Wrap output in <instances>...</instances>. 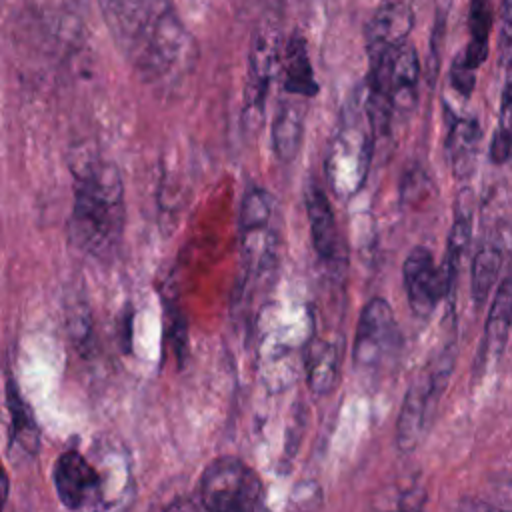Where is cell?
<instances>
[{"label":"cell","mask_w":512,"mask_h":512,"mask_svg":"<svg viewBox=\"0 0 512 512\" xmlns=\"http://www.w3.org/2000/svg\"><path fill=\"white\" fill-rule=\"evenodd\" d=\"M104 14L146 82L172 86L196 66L194 38L168 0H104Z\"/></svg>","instance_id":"obj_1"},{"label":"cell","mask_w":512,"mask_h":512,"mask_svg":"<svg viewBox=\"0 0 512 512\" xmlns=\"http://www.w3.org/2000/svg\"><path fill=\"white\" fill-rule=\"evenodd\" d=\"M72 244L94 258L114 256L124 230V184L116 164L90 158L74 170Z\"/></svg>","instance_id":"obj_2"},{"label":"cell","mask_w":512,"mask_h":512,"mask_svg":"<svg viewBox=\"0 0 512 512\" xmlns=\"http://www.w3.org/2000/svg\"><path fill=\"white\" fill-rule=\"evenodd\" d=\"M262 494L258 474L234 456L212 460L200 478L206 512H256Z\"/></svg>","instance_id":"obj_3"},{"label":"cell","mask_w":512,"mask_h":512,"mask_svg":"<svg viewBox=\"0 0 512 512\" xmlns=\"http://www.w3.org/2000/svg\"><path fill=\"white\" fill-rule=\"evenodd\" d=\"M240 246L250 274H264L276 262V204L268 190L250 186L240 206Z\"/></svg>","instance_id":"obj_4"},{"label":"cell","mask_w":512,"mask_h":512,"mask_svg":"<svg viewBox=\"0 0 512 512\" xmlns=\"http://www.w3.org/2000/svg\"><path fill=\"white\" fill-rule=\"evenodd\" d=\"M452 356V348H446L414 378L412 386L408 388L398 414V446L404 452H412L426 434L434 404L438 402L448 382L452 370Z\"/></svg>","instance_id":"obj_5"},{"label":"cell","mask_w":512,"mask_h":512,"mask_svg":"<svg viewBox=\"0 0 512 512\" xmlns=\"http://www.w3.org/2000/svg\"><path fill=\"white\" fill-rule=\"evenodd\" d=\"M372 128H362L356 120H344L336 130L326 156V176L336 196L356 194L370 168Z\"/></svg>","instance_id":"obj_6"},{"label":"cell","mask_w":512,"mask_h":512,"mask_svg":"<svg viewBox=\"0 0 512 512\" xmlns=\"http://www.w3.org/2000/svg\"><path fill=\"white\" fill-rule=\"evenodd\" d=\"M400 334L394 312L384 298H372L360 312L352 356L354 364L366 372L378 370L398 350Z\"/></svg>","instance_id":"obj_7"},{"label":"cell","mask_w":512,"mask_h":512,"mask_svg":"<svg viewBox=\"0 0 512 512\" xmlns=\"http://www.w3.org/2000/svg\"><path fill=\"white\" fill-rule=\"evenodd\" d=\"M402 278L408 304L412 312L420 318H428L436 310L440 300L452 290L446 274L440 266H436L434 256L424 246L414 248L406 256L402 266Z\"/></svg>","instance_id":"obj_8"},{"label":"cell","mask_w":512,"mask_h":512,"mask_svg":"<svg viewBox=\"0 0 512 512\" xmlns=\"http://www.w3.org/2000/svg\"><path fill=\"white\" fill-rule=\"evenodd\" d=\"M54 486L68 510L88 512L102 504V478L94 466L76 450L60 454L54 466Z\"/></svg>","instance_id":"obj_9"},{"label":"cell","mask_w":512,"mask_h":512,"mask_svg":"<svg viewBox=\"0 0 512 512\" xmlns=\"http://www.w3.org/2000/svg\"><path fill=\"white\" fill-rule=\"evenodd\" d=\"M414 26L412 0H384L366 26L368 62L406 44Z\"/></svg>","instance_id":"obj_10"},{"label":"cell","mask_w":512,"mask_h":512,"mask_svg":"<svg viewBox=\"0 0 512 512\" xmlns=\"http://www.w3.org/2000/svg\"><path fill=\"white\" fill-rule=\"evenodd\" d=\"M304 206L308 214L312 244L318 258L326 266H336L340 258V236H338L336 218L326 192L314 180L306 184Z\"/></svg>","instance_id":"obj_11"},{"label":"cell","mask_w":512,"mask_h":512,"mask_svg":"<svg viewBox=\"0 0 512 512\" xmlns=\"http://www.w3.org/2000/svg\"><path fill=\"white\" fill-rule=\"evenodd\" d=\"M510 326H512V270L504 276L492 300L486 326H484V338L478 348L476 372L482 374L486 368L498 362L506 346Z\"/></svg>","instance_id":"obj_12"},{"label":"cell","mask_w":512,"mask_h":512,"mask_svg":"<svg viewBox=\"0 0 512 512\" xmlns=\"http://www.w3.org/2000/svg\"><path fill=\"white\" fill-rule=\"evenodd\" d=\"M276 42L274 36L270 34L268 28H260L250 46L248 54V76H246V100H244V110L248 116L260 114L268 86L272 82L274 66H276Z\"/></svg>","instance_id":"obj_13"},{"label":"cell","mask_w":512,"mask_h":512,"mask_svg":"<svg viewBox=\"0 0 512 512\" xmlns=\"http://www.w3.org/2000/svg\"><path fill=\"white\" fill-rule=\"evenodd\" d=\"M482 142V128L476 118L460 116L450 120L446 136V154L452 166V172L458 180H466L478 160V150Z\"/></svg>","instance_id":"obj_14"},{"label":"cell","mask_w":512,"mask_h":512,"mask_svg":"<svg viewBox=\"0 0 512 512\" xmlns=\"http://www.w3.org/2000/svg\"><path fill=\"white\" fill-rule=\"evenodd\" d=\"M282 68V90L290 96L312 98L318 94V82L314 78V70L310 64L308 48L302 36L294 34L284 48V56L280 60Z\"/></svg>","instance_id":"obj_15"},{"label":"cell","mask_w":512,"mask_h":512,"mask_svg":"<svg viewBox=\"0 0 512 512\" xmlns=\"http://www.w3.org/2000/svg\"><path fill=\"white\" fill-rule=\"evenodd\" d=\"M492 24H494L492 0H470V12H468L470 40L464 52L456 56V60L470 72H476L488 58V40H490Z\"/></svg>","instance_id":"obj_16"},{"label":"cell","mask_w":512,"mask_h":512,"mask_svg":"<svg viewBox=\"0 0 512 512\" xmlns=\"http://www.w3.org/2000/svg\"><path fill=\"white\" fill-rule=\"evenodd\" d=\"M302 136H304V110L292 100L282 102L278 106V112L272 124V146L276 156L284 162L292 160L300 150Z\"/></svg>","instance_id":"obj_17"},{"label":"cell","mask_w":512,"mask_h":512,"mask_svg":"<svg viewBox=\"0 0 512 512\" xmlns=\"http://www.w3.org/2000/svg\"><path fill=\"white\" fill-rule=\"evenodd\" d=\"M6 404L10 412V426H12V442L20 446L26 454H36L40 448V428L34 420V414L26 400L20 396L16 382L8 378L6 382Z\"/></svg>","instance_id":"obj_18"},{"label":"cell","mask_w":512,"mask_h":512,"mask_svg":"<svg viewBox=\"0 0 512 512\" xmlns=\"http://www.w3.org/2000/svg\"><path fill=\"white\" fill-rule=\"evenodd\" d=\"M470 234H472L470 200H466V202L458 200L456 216H454V222H452V228H450L448 240H446L444 262H442V266H440L452 286H454V280H456V274H458L460 260H462V256L466 254V248H468V244H470Z\"/></svg>","instance_id":"obj_19"},{"label":"cell","mask_w":512,"mask_h":512,"mask_svg":"<svg viewBox=\"0 0 512 512\" xmlns=\"http://www.w3.org/2000/svg\"><path fill=\"white\" fill-rule=\"evenodd\" d=\"M502 264V248L496 240L484 242L472 262V298L476 306H482L488 298Z\"/></svg>","instance_id":"obj_20"},{"label":"cell","mask_w":512,"mask_h":512,"mask_svg":"<svg viewBox=\"0 0 512 512\" xmlns=\"http://www.w3.org/2000/svg\"><path fill=\"white\" fill-rule=\"evenodd\" d=\"M490 158L494 164H506L512 160V62L506 64V80L500 96L498 126L490 144Z\"/></svg>","instance_id":"obj_21"},{"label":"cell","mask_w":512,"mask_h":512,"mask_svg":"<svg viewBox=\"0 0 512 512\" xmlns=\"http://www.w3.org/2000/svg\"><path fill=\"white\" fill-rule=\"evenodd\" d=\"M338 376V354L328 342H316L308 356V382L316 394H326L334 388Z\"/></svg>","instance_id":"obj_22"},{"label":"cell","mask_w":512,"mask_h":512,"mask_svg":"<svg viewBox=\"0 0 512 512\" xmlns=\"http://www.w3.org/2000/svg\"><path fill=\"white\" fill-rule=\"evenodd\" d=\"M498 38H500L502 60L508 64V62H512V0H502Z\"/></svg>","instance_id":"obj_23"},{"label":"cell","mask_w":512,"mask_h":512,"mask_svg":"<svg viewBox=\"0 0 512 512\" xmlns=\"http://www.w3.org/2000/svg\"><path fill=\"white\" fill-rule=\"evenodd\" d=\"M476 84V72H470L468 68H464L456 58L450 66V86L464 98H468L474 90Z\"/></svg>","instance_id":"obj_24"},{"label":"cell","mask_w":512,"mask_h":512,"mask_svg":"<svg viewBox=\"0 0 512 512\" xmlns=\"http://www.w3.org/2000/svg\"><path fill=\"white\" fill-rule=\"evenodd\" d=\"M206 508L202 506V502H194L190 498H176L174 502H170V506L166 508V512H204Z\"/></svg>","instance_id":"obj_25"},{"label":"cell","mask_w":512,"mask_h":512,"mask_svg":"<svg viewBox=\"0 0 512 512\" xmlns=\"http://www.w3.org/2000/svg\"><path fill=\"white\" fill-rule=\"evenodd\" d=\"M8 494H10V482H8V474H6V470H4V464L0 462V512H2L4 506H6Z\"/></svg>","instance_id":"obj_26"},{"label":"cell","mask_w":512,"mask_h":512,"mask_svg":"<svg viewBox=\"0 0 512 512\" xmlns=\"http://www.w3.org/2000/svg\"><path fill=\"white\" fill-rule=\"evenodd\" d=\"M462 512H504V510H500L496 506H490L486 502H466Z\"/></svg>","instance_id":"obj_27"}]
</instances>
